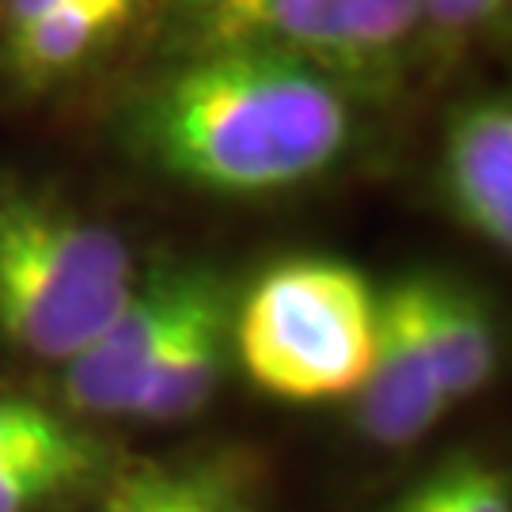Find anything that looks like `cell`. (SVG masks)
<instances>
[{
    "label": "cell",
    "instance_id": "8",
    "mask_svg": "<svg viewBox=\"0 0 512 512\" xmlns=\"http://www.w3.org/2000/svg\"><path fill=\"white\" fill-rule=\"evenodd\" d=\"M444 198L456 220L497 251L512 247V107L471 99L444 126Z\"/></svg>",
    "mask_w": 512,
    "mask_h": 512
},
{
    "label": "cell",
    "instance_id": "7",
    "mask_svg": "<svg viewBox=\"0 0 512 512\" xmlns=\"http://www.w3.org/2000/svg\"><path fill=\"white\" fill-rule=\"evenodd\" d=\"M103 444L50 406L0 395V512H38L92 482Z\"/></svg>",
    "mask_w": 512,
    "mask_h": 512
},
{
    "label": "cell",
    "instance_id": "2",
    "mask_svg": "<svg viewBox=\"0 0 512 512\" xmlns=\"http://www.w3.org/2000/svg\"><path fill=\"white\" fill-rule=\"evenodd\" d=\"M137 285L118 232L38 183L0 186V338L69 365Z\"/></svg>",
    "mask_w": 512,
    "mask_h": 512
},
{
    "label": "cell",
    "instance_id": "11",
    "mask_svg": "<svg viewBox=\"0 0 512 512\" xmlns=\"http://www.w3.org/2000/svg\"><path fill=\"white\" fill-rule=\"evenodd\" d=\"M141 0H69L0 35V65L23 88H46L80 69L126 27Z\"/></svg>",
    "mask_w": 512,
    "mask_h": 512
},
{
    "label": "cell",
    "instance_id": "6",
    "mask_svg": "<svg viewBox=\"0 0 512 512\" xmlns=\"http://www.w3.org/2000/svg\"><path fill=\"white\" fill-rule=\"evenodd\" d=\"M353 399H357L361 433L380 448L418 444L448 410L429 349L421 342L406 281H395L380 293L376 353L365 384L357 387Z\"/></svg>",
    "mask_w": 512,
    "mask_h": 512
},
{
    "label": "cell",
    "instance_id": "10",
    "mask_svg": "<svg viewBox=\"0 0 512 512\" xmlns=\"http://www.w3.org/2000/svg\"><path fill=\"white\" fill-rule=\"evenodd\" d=\"M403 281L448 406L478 395L497 372V334L486 304L448 277L414 274Z\"/></svg>",
    "mask_w": 512,
    "mask_h": 512
},
{
    "label": "cell",
    "instance_id": "4",
    "mask_svg": "<svg viewBox=\"0 0 512 512\" xmlns=\"http://www.w3.org/2000/svg\"><path fill=\"white\" fill-rule=\"evenodd\" d=\"M190 54L270 50L304 61L346 95L387 92L421 35L418 0H175Z\"/></svg>",
    "mask_w": 512,
    "mask_h": 512
},
{
    "label": "cell",
    "instance_id": "3",
    "mask_svg": "<svg viewBox=\"0 0 512 512\" xmlns=\"http://www.w3.org/2000/svg\"><path fill=\"white\" fill-rule=\"evenodd\" d=\"M380 293L334 258L281 262L232 315L247 376L285 403L349 399L376 353Z\"/></svg>",
    "mask_w": 512,
    "mask_h": 512
},
{
    "label": "cell",
    "instance_id": "1",
    "mask_svg": "<svg viewBox=\"0 0 512 512\" xmlns=\"http://www.w3.org/2000/svg\"><path fill=\"white\" fill-rule=\"evenodd\" d=\"M133 141L171 179L228 198L304 186L353 141L349 95L270 50H202L133 103Z\"/></svg>",
    "mask_w": 512,
    "mask_h": 512
},
{
    "label": "cell",
    "instance_id": "5",
    "mask_svg": "<svg viewBox=\"0 0 512 512\" xmlns=\"http://www.w3.org/2000/svg\"><path fill=\"white\" fill-rule=\"evenodd\" d=\"M205 270H164L133 285L122 311L61 372V395L76 414L129 418L141 387L160 368Z\"/></svg>",
    "mask_w": 512,
    "mask_h": 512
},
{
    "label": "cell",
    "instance_id": "13",
    "mask_svg": "<svg viewBox=\"0 0 512 512\" xmlns=\"http://www.w3.org/2000/svg\"><path fill=\"white\" fill-rule=\"evenodd\" d=\"M418 494L429 512H512L509 475L475 452L448 456L433 475L421 478Z\"/></svg>",
    "mask_w": 512,
    "mask_h": 512
},
{
    "label": "cell",
    "instance_id": "16",
    "mask_svg": "<svg viewBox=\"0 0 512 512\" xmlns=\"http://www.w3.org/2000/svg\"><path fill=\"white\" fill-rule=\"evenodd\" d=\"M387 512H429V505L421 501L418 486H410V490H406V494L399 497V501H395V505H391Z\"/></svg>",
    "mask_w": 512,
    "mask_h": 512
},
{
    "label": "cell",
    "instance_id": "12",
    "mask_svg": "<svg viewBox=\"0 0 512 512\" xmlns=\"http://www.w3.org/2000/svg\"><path fill=\"white\" fill-rule=\"evenodd\" d=\"M92 512H258V501L236 463L190 459L118 475Z\"/></svg>",
    "mask_w": 512,
    "mask_h": 512
},
{
    "label": "cell",
    "instance_id": "14",
    "mask_svg": "<svg viewBox=\"0 0 512 512\" xmlns=\"http://www.w3.org/2000/svg\"><path fill=\"white\" fill-rule=\"evenodd\" d=\"M509 12V0H418L421 31H437L448 38H463L494 27Z\"/></svg>",
    "mask_w": 512,
    "mask_h": 512
},
{
    "label": "cell",
    "instance_id": "15",
    "mask_svg": "<svg viewBox=\"0 0 512 512\" xmlns=\"http://www.w3.org/2000/svg\"><path fill=\"white\" fill-rule=\"evenodd\" d=\"M69 0H0V35L4 31H16L23 23L38 19L42 12H54Z\"/></svg>",
    "mask_w": 512,
    "mask_h": 512
},
{
    "label": "cell",
    "instance_id": "9",
    "mask_svg": "<svg viewBox=\"0 0 512 512\" xmlns=\"http://www.w3.org/2000/svg\"><path fill=\"white\" fill-rule=\"evenodd\" d=\"M232 293L224 277L205 270L198 293L186 308L179 330L171 334L160 368L141 387L129 418L141 421H183L205 410L224 372V353L232 342Z\"/></svg>",
    "mask_w": 512,
    "mask_h": 512
}]
</instances>
